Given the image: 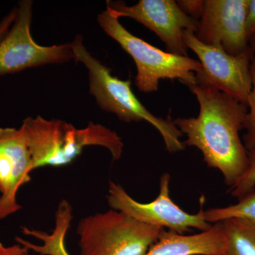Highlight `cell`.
<instances>
[{"mask_svg": "<svg viewBox=\"0 0 255 255\" xmlns=\"http://www.w3.org/2000/svg\"><path fill=\"white\" fill-rule=\"evenodd\" d=\"M50 255H70L69 254L65 246V243H58L55 244L51 248L50 252Z\"/></svg>", "mask_w": 255, "mask_h": 255, "instance_id": "obj_21", "label": "cell"}, {"mask_svg": "<svg viewBox=\"0 0 255 255\" xmlns=\"http://www.w3.org/2000/svg\"><path fill=\"white\" fill-rule=\"evenodd\" d=\"M226 247L224 255H255V228L244 220L222 221Z\"/></svg>", "mask_w": 255, "mask_h": 255, "instance_id": "obj_13", "label": "cell"}, {"mask_svg": "<svg viewBox=\"0 0 255 255\" xmlns=\"http://www.w3.org/2000/svg\"><path fill=\"white\" fill-rule=\"evenodd\" d=\"M101 28L131 56L137 68L135 82L140 91H157L162 80H179L187 86L197 83L196 75L202 70L199 60L164 52L132 35L107 7L97 16Z\"/></svg>", "mask_w": 255, "mask_h": 255, "instance_id": "obj_4", "label": "cell"}, {"mask_svg": "<svg viewBox=\"0 0 255 255\" xmlns=\"http://www.w3.org/2000/svg\"><path fill=\"white\" fill-rule=\"evenodd\" d=\"M223 255V254H221V255Z\"/></svg>", "mask_w": 255, "mask_h": 255, "instance_id": "obj_23", "label": "cell"}, {"mask_svg": "<svg viewBox=\"0 0 255 255\" xmlns=\"http://www.w3.org/2000/svg\"><path fill=\"white\" fill-rule=\"evenodd\" d=\"M251 75L253 88L248 100V112L245 129L246 133L243 136V144L248 152L255 149V54L251 63Z\"/></svg>", "mask_w": 255, "mask_h": 255, "instance_id": "obj_15", "label": "cell"}, {"mask_svg": "<svg viewBox=\"0 0 255 255\" xmlns=\"http://www.w3.org/2000/svg\"><path fill=\"white\" fill-rule=\"evenodd\" d=\"M16 14H17V8L12 10L7 16H5L4 19L0 23V41L4 38L5 35L9 31L10 26L14 22Z\"/></svg>", "mask_w": 255, "mask_h": 255, "instance_id": "obj_20", "label": "cell"}, {"mask_svg": "<svg viewBox=\"0 0 255 255\" xmlns=\"http://www.w3.org/2000/svg\"><path fill=\"white\" fill-rule=\"evenodd\" d=\"M107 7L117 17H129L154 32L168 53L188 56L183 39L185 31L195 33L198 21L188 16L174 0H140L128 6L124 1H107Z\"/></svg>", "mask_w": 255, "mask_h": 255, "instance_id": "obj_9", "label": "cell"}, {"mask_svg": "<svg viewBox=\"0 0 255 255\" xmlns=\"http://www.w3.org/2000/svg\"><path fill=\"white\" fill-rule=\"evenodd\" d=\"M189 88L199 102V115L176 119L174 125L187 135L184 145L199 149L207 165L219 170L231 188L249 164L248 151L240 137L248 105L204 84L197 82Z\"/></svg>", "mask_w": 255, "mask_h": 255, "instance_id": "obj_1", "label": "cell"}, {"mask_svg": "<svg viewBox=\"0 0 255 255\" xmlns=\"http://www.w3.org/2000/svg\"><path fill=\"white\" fill-rule=\"evenodd\" d=\"M249 47L253 53L255 54V34L249 40Z\"/></svg>", "mask_w": 255, "mask_h": 255, "instance_id": "obj_22", "label": "cell"}, {"mask_svg": "<svg viewBox=\"0 0 255 255\" xmlns=\"http://www.w3.org/2000/svg\"><path fill=\"white\" fill-rule=\"evenodd\" d=\"M29 250L22 245L6 246L0 243V255H26L29 253Z\"/></svg>", "mask_w": 255, "mask_h": 255, "instance_id": "obj_19", "label": "cell"}, {"mask_svg": "<svg viewBox=\"0 0 255 255\" xmlns=\"http://www.w3.org/2000/svg\"><path fill=\"white\" fill-rule=\"evenodd\" d=\"M164 230L122 211L97 213L78 223L80 255H145Z\"/></svg>", "mask_w": 255, "mask_h": 255, "instance_id": "obj_5", "label": "cell"}, {"mask_svg": "<svg viewBox=\"0 0 255 255\" xmlns=\"http://www.w3.org/2000/svg\"><path fill=\"white\" fill-rule=\"evenodd\" d=\"M177 3L184 13L196 21H199L205 6L204 0H180Z\"/></svg>", "mask_w": 255, "mask_h": 255, "instance_id": "obj_17", "label": "cell"}, {"mask_svg": "<svg viewBox=\"0 0 255 255\" xmlns=\"http://www.w3.org/2000/svg\"><path fill=\"white\" fill-rule=\"evenodd\" d=\"M170 175L164 173L159 181V192L155 200L140 203L132 199L120 184L110 182L107 201L113 210L125 213L134 219L179 234L191 230L201 231L209 230L212 226L204 218V197L200 200V210L196 214L186 212L172 200L169 194Z\"/></svg>", "mask_w": 255, "mask_h": 255, "instance_id": "obj_6", "label": "cell"}, {"mask_svg": "<svg viewBox=\"0 0 255 255\" xmlns=\"http://www.w3.org/2000/svg\"><path fill=\"white\" fill-rule=\"evenodd\" d=\"M204 218L209 223L222 222L231 219H242L255 228V188L239 199L234 205L206 210Z\"/></svg>", "mask_w": 255, "mask_h": 255, "instance_id": "obj_14", "label": "cell"}, {"mask_svg": "<svg viewBox=\"0 0 255 255\" xmlns=\"http://www.w3.org/2000/svg\"><path fill=\"white\" fill-rule=\"evenodd\" d=\"M21 127L27 137L33 170L72 163L87 146L108 149L113 160H118L123 153L122 137L101 124L90 122L85 128L78 129L63 121L47 120L38 116L26 118Z\"/></svg>", "mask_w": 255, "mask_h": 255, "instance_id": "obj_2", "label": "cell"}, {"mask_svg": "<svg viewBox=\"0 0 255 255\" xmlns=\"http://www.w3.org/2000/svg\"><path fill=\"white\" fill-rule=\"evenodd\" d=\"M183 39L202 65V70L196 75L197 82L247 105L253 88L251 63L255 55L250 47L244 53L235 56L219 47L202 43L191 31H184Z\"/></svg>", "mask_w": 255, "mask_h": 255, "instance_id": "obj_7", "label": "cell"}, {"mask_svg": "<svg viewBox=\"0 0 255 255\" xmlns=\"http://www.w3.org/2000/svg\"><path fill=\"white\" fill-rule=\"evenodd\" d=\"M33 1L23 0L11 29L0 41V76L73 59L71 43L43 46L31 34Z\"/></svg>", "mask_w": 255, "mask_h": 255, "instance_id": "obj_8", "label": "cell"}, {"mask_svg": "<svg viewBox=\"0 0 255 255\" xmlns=\"http://www.w3.org/2000/svg\"><path fill=\"white\" fill-rule=\"evenodd\" d=\"M249 164L246 172L233 187L230 188L234 197L241 199L255 188V149L248 152Z\"/></svg>", "mask_w": 255, "mask_h": 255, "instance_id": "obj_16", "label": "cell"}, {"mask_svg": "<svg viewBox=\"0 0 255 255\" xmlns=\"http://www.w3.org/2000/svg\"><path fill=\"white\" fill-rule=\"evenodd\" d=\"M32 171L31 155L23 128H0V220L22 208L17 201L18 191L31 181Z\"/></svg>", "mask_w": 255, "mask_h": 255, "instance_id": "obj_11", "label": "cell"}, {"mask_svg": "<svg viewBox=\"0 0 255 255\" xmlns=\"http://www.w3.org/2000/svg\"><path fill=\"white\" fill-rule=\"evenodd\" d=\"M248 4L249 0H205L196 38L231 55L244 53L249 48L246 27Z\"/></svg>", "mask_w": 255, "mask_h": 255, "instance_id": "obj_10", "label": "cell"}, {"mask_svg": "<svg viewBox=\"0 0 255 255\" xmlns=\"http://www.w3.org/2000/svg\"><path fill=\"white\" fill-rule=\"evenodd\" d=\"M29 255V253H28V255Z\"/></svg>", "mask_w": 255, "mask_h": 255, "instance_id": "obj_24", "label": "cell"}, {"mask_svg": "<svg viewBox=\"0 0 255 255\" xmlns=\"http://www.w3.org/2000/svg\"><path fill=\"white\" fill-rule=\"evenodd\" d=\"M225 247L223 225L219 222L190 236L164 230L145 255H217L224 253Z\"/></svg>", "mask_w": 255, "mask_h": 255, "instance_id": "obj_12", "label": "cell"}, {"mask_svg": "<svg viewBox=\"0 0 255 255\" xmlns=\"http://www.w3.org/2000/svg\"><path fill=\"white\" fill-rule=\"evenodd\" d=\"M246 27L247 36L250 40L255 34V0H249Z\"/></svg>", "mask_w": 255, "mask_h": 255, "instance_id": "obj_18", "label": "cell"}, {"mask_svg": "<svg viewBox=\"0 0 255 255\" xmlns=\"http://www.w3.org/2000/svg\"><path fill=\"white\" fill-rule=\"evenodd\" d=\"M73 59L88 70L90 92L102 110L114 114L126 123L145 121L158 130L166 149L171 153L185 148L183 134L173 121L157 117L147 110L132 92L131 80H122L112 75L110 68L96 59L85 48L83 38L75 37L71 43Z\"/></svg>", "mask_w": 255, "mask_h": 255, "instance_id": "obj_3", "label": "cell"}]
</instances>
